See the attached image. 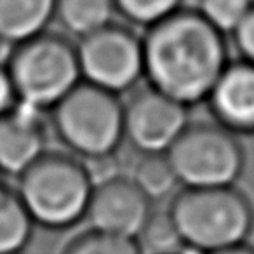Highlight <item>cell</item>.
Returning <instances> with one entry per match:
<instances>
[{
  "instance_id": "1",
  "label": "cell",
  "mask_w": 254,
  "mask_h": 254,
  "mask_svg": "<svg viewBox=\"0 0 254 254\" xmlns=\"http://www.w3.org/2000/svg\"><path fill=\"white\" fill-rule=\"evenodd\" d=\"M143 54L150 87L188 108L205 103L230 63L226 37L195 7L146 28Z\"/></svg>"
},
{
  "instance_id": "2",
  "label": "cell",
  "mask_w": 254,
  "mask_h": 254,
  "mask_svg": "<svg viewBox=\"0 0 254 254\" xmlns=\"http://www.w3.org/2000/svg\"><path fill=\"white\" fill-rule=\"evenodd\" d=\"M96 178L73 153L47 150L21 176L16 191L35 226L63 232L87 216Z\"/></svg>"
},
{
  "instance_id": "3",
  "label": "cell",
  "mask_w": 254,
  "mask_h": 254,
  "mask_svg": "<svg viewBox=\"0 0 254 254\" xmlns=\"http://www.w3.org/2000/svg\"><path fill=\"white\" fill-rule=\"evenodd\" d=\"M167 211L187 253L240 246L254 230V205L237 187L181 188Z\"/></svg>"
},
{
  "instance_id": "4",
  "label": "cell",
  "mask_w": 254,
  "mask_h": 254,
  "mask_svg": "<svg viewBox=\"0 0 254 254\" xmlns=\"http://www.w3.org/2000/svg\"><path fill=\"white\" fill-rule=\"evenodd\" d=\"M124 106L119 94L82 80L51 110L53 129L75 157L106 162L126 141Z\"/></svg>"
},
{
  "instance_id": "5",
  "label": "cell",
  "mask_w": 254,
  "mask_h": 254,
  "mask_svg": "<svg viewBox=\"0 0 254 254\" xmlns=\"http://www.w3.org/2000/svg\"><path fill=\"white\" fill-rule=\"evenodd\" d=\"M5 66L19 103L39 112L53 110L82 82L77 44L49 30L12 47Z\"/></svg>"
},
{
  "instance_id": "6",
  "label": "cell",
  "mask_w": 254,
  "mask_h": 254,
  "mask_svg": "<svg viewBox=\"0 0 254 254\" xmlns=\"http://www.w3.org/2000/svg\"><path fill=\"white\" fill-rule=\"evenodd\" d=\"M166 155L183 188L235 187L246 169L239 136L216 122H190Z\"/></svg>"
},
{
  "instance_id": "7",
  "label": "cell",
  "mask_w": 254,
  "mask_h": 254,
  "mask_svg": "<svg viewBox=\"0 0 254 254\" xmlns=\"http://www.w3.org/2000/svg\"><path fill=\"white\" fill-rule=\"evenodd\" d=\"M82 80L113 94L131 91L145 77L143 37L129 26H108L77 42Z\"/></svg>"
},
{
  "instance_id": "8",
  "label": "cell",
  "mask_w": 254,
  "mask_h": 254,
  "mask_svg": "<svg viewBox=\"0 0 254 254\" xmlns=\"http://www.w3.org/2000/svg\"><path fill=\"white\" fill-rule=\"evenodd\" d=\"M188 110L150 85L139 89L124 106L126 141L138 153H167L190 124Z\"/></svg>"
},
{
  "instance_id": "9",
  "label": "cell",
  "mask_w": 254,
  "mask_h": 254,
  "mask_svg": "<svg viewBox=\"0 0 254 254\" xmlns=\"http://www.w3.org/2000/svg\"><path fill=\"white\" fill-rule=\"evenodd\" d=\"M153 212V202L126 174L96 180L87 216L91 228L138 239Z\"/></svg>"
},
{
  "instance_id": "10",
  "label": "cell",
  "mask_w": 254,
  "mask_h": 254,
  "mask_svg": "<svg viewBox=\"0 0 254 254\" xmlns=\"http://www.w3.org/2000/svg\"><path fill=\"white\" fill-rule=\"evenodd\" d=\"M205 103L216 124L239 138L254 136V64L230 61Z\"/></svg>"
},
{
  "instance_id": "11",
  "label": "cell",
  "mask_w": 254,
  "mask_h": 254,
  "mask_svg": "<svg viewBox=\"0 0 254 254\" xmlns=\"http://www.w3.org/2000/svg\"><path fill=\"white\" fill-rule=\"evenodd\" d=\"M47 152V127L42 112L19 103L0 117V174L21 176Z\"/></svg>"
},
{
  "instance_id": "12",
  "label": "cell",
  "mask_w": 254,
  "mask_h": 254,
  "mask_svg": "<svg viewBox=\"0 0 254 254\" xmlns=\"http://www.w3.org/2000/svg\"><path fill=\"white\" fill-rule=\"evenodd\" d=\"M58 0H0V44L14 47L47 32Z\"/></svg>"
},
{
  "instance_id": "13",
  "label": "cell",
  "mask_w": 254,
  "mask_h": 254,
  "mask_svg": "<svg viewBox=\"0 0 254 254\" xmlns=\"http://www.w3.org/2000/svg\"><path fill=\"white\" fill-rule=\"evenodd\" d=\"M33 228L35 223L16 188L0 181V254H23Z\"/></svg>"
},
{
  "instance_id": "14",
  "label": "cell",
  "mask_w": 254,
  "mask_h": 254,
  "mask_svg": "<svg viewBox=\"0 0 254 254\" xmlns=\"http://www.w3.org/2000/svg\"><path fill=\"white\" fill-rule=\"evenodd\" d=\"M113 0H58L56 21L68 37L77 40L113 23Z\"/></svg>"
},
{
  "instance_id": "15",
  "label": "cell",
  "mask_w": 254,
  "mask_h": 254,
  "mask_svg": "<svg viewBox=\"0 0 254 254\" xmlns=\"http://www.w3.org/2000/svg\"><path fill=\"white\" fill-rule=\"evenodd\" d=\"M131 180L152 202L173 195L180 185L166 153H139Z\"/></svg>"
},
{
  "instance_id": "16",
  "label": "cell",
  "mask_w": 254,
  "mask_h": 254,
  "mask_svg": "<svg viewBox=\"0 0 254 254\" xmlns=\"http://www.w3.org/2000/svg\"><path fill=\"white\" fill-rule=\"evenodd\" d=\"M138 244L143 254H183L185 247L176 232L169 211H155L138 235Z\"/></svg>"
},
{
  "instance_id": "17",
  "label": "cell",
  "mask_w": 254,
  "mask_h": 254,
  "mask_svg": "<svg viewBox=\"0 0 254 254\" xmlns=\"http://www.w3.org/2000/svg\"><path fill=\"white\" fill-rule=\"evenodd\" d=\"M61 254H143L136 239L91 228L73 237Z\"/></svg>"
},
{
  "instance_id": "18",
  "label": "cell",
  "mask_w": 254,
  "mask_h": 254,
  "mask_svg": "<svg viewBox=\"0 0 254 254\" xmlns=\"http://www.w3.org/2000/svg\"><path fill=\"white\" fill-rule=\"evenodd\" d=\"M183 2L185 0H113L117 14L145 30L180 11Z\"/></svg>"
},
{
  "instance_id": "19",
  "label": "cell",
  "mask_w": 254,
  "mask_h": 254,
  "mask_svg": "<svg viewBox=\"0 0 254 254\" xmlns=\"http://www.w3.org/2000/svg\"><path fill=\"white\" fill-rule=\"evenodd\" d=\"M254 0H197V11L223 35H233L253 9Z\"/></svg>"
},
{
  "instance_id": "20",
  "label": "cell",
  "mask_w": 254,
  "mask_h": 254,
  "mask_svg": "<svg viewBox=\"0 0 254 254\" xmlns=\"http://www.w3.org/2000/svg\"><path fill=\"white\" fill-rule=\"evenodd\" d=\"M239 58L254 64V5L232 35Z\"/></svg>"
},
{
  "instance_id": "21",
  "label": "cell",
  "mask_w": 254,
  "mask_h": 254,
  "mask_svg": "<svg viewBox=\"0 0 254 254\" xmlns=\"http://www.w3.org/2000/svg\"><path fill=\"white\" fill-rule=\"evenodd\" d=\"M19 105L18 92H16L14 82L11 78L7 66L0 64V117L7 115L9 112Z\"/></svg>"
},
{
  "instance_id": "22",
  "label": "cell",
  "mask_w": 254,
  "mask_h": 254,
  "mask_svg": "<svg viewBox=\"0 0 254 254\" xmlns=\"http://www.w3.org/2000/svg\"><path fill=\"white\" fill-rule=\"evenodd\" d=\"M207 254H254V247L246 242V244H240V246L226 247V249H219V251L207 253Z\"/></svg>"
}]
</instances>
